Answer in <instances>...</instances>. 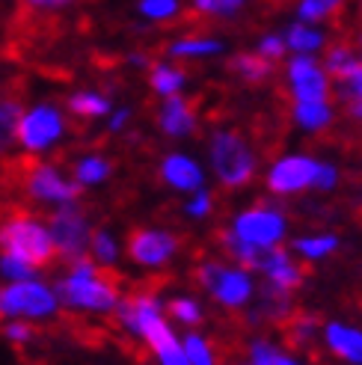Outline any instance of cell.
<instances>
[{"instance_id":"obj_1","label":"cell","mask_w":362,"mask_h":365,"mask_svg":"<svg viewBox=\"0 0 362 365\" xmlns=\"http://www.w3.org/2000/svg\"><path fill=\"white\" fill-rule=\"evenodd\" d=\"M60 306L78 309V312H93V315H107L113 312L119 303V282L113 273L101 270L89 255L71 262L68 273L53 285Z\"/></svg>"},{"instance_id":"obj_2","label":"cell","mask_w":362,"mask_h":365,"mask_svg":"<svg viewBox=\"0 0 362 365\" xmlns=\"http://www.w3.org/2000/svg\"><path fill=\"white\" fill-rule=\"evenodd\" d=\"M0 250L24 259L36 270L48 267L53 259H57V250H53L48 226H42L39 220H33L27 214L9 217V220L0 223Z\"/></svg>"},{"instance_id":"obj_3","label":"cell","mask_w":362,"mask_h":365,"mask_svg":"<svg viewBox=\"0 0 362 365\" xmlns=\"http://www.w3.org/2000/svg\"><path fill=\"white\" fill-rule=\"evenodd\" d=\"M60 300L53 288L39 279H21L0 288V318L6 321H48L57 315Z\"/></svg>"},{"instance_id":"obj_4","label":"cell","mask_w":362,"mask_h":365,"mask_svg":"<svg viewBox=\"0 0 362 365\" xmlns=\"http://www.w3.org/2000/svg\"><path fill=\"white\" fill-rule=\"evenodd\" d=\"M211 163L226 187H244L252 178L256 160L249 155V145L234 131H217L211 140Z\"/></svg>"},{"instance_id":"obj_5","label":"cell","mask_w":362,"mask_h":365,"mask_svg":"<svg viewBox=\"0 0 362 365\" xmlns=\"http://www.w3.org/2000/svg\"><path fill=\"white\" fill-rule=\"evenodd\" d=\"M18 170L21 173H15V175L24 181V190L33 199H39V202L66 205V202H75V199L81 196L78 181H66L51 163H36V160L21 158L18 160Z\"/></svg>"},{"instance_id":"obj_6","label":"cell","mask_w":362,"mask_h":365,"mask_svg":"<svg viewBox=\"0 0 362 365\" xmlns=\"http://www.w3.org/2000/svg\"><path fill=\"white\" fill-rule=\"evenodd\" d=\"M48 232H51L53 250H57V255H63L66 262H75V259H81V255H86L89 235L93 232H89L86 217L75 202H66L51 214Z\"/></svg>"},{"instance_id":"obj_7","label":"cell","mask_w":362,"mask_h":365,"mask_svg":"<svg viewBox=\"0 0 362 365\" xmlns=\"http://www.w3.org/2000/svg\"><path fill=\"white\" fill-rule=\"evenodd\" d=\"M60 137H63V116L57 107H51V104H39V107H33V110L21 113L18 128H15V140L21 143L27 152L51 149Z\"/></svg>"},{"instance_id":"obj_8","label":"cell","mask_w":362,"mask_h":365,"mask_svg":"<svg viewBox=\"0 0 362 365\" xmlns=\"http://www.w3.org/2000/svg\"><path fill=\"white\" fill-rule=\"evenodd\" d=\"M232 232L252 247H276L279 238L285 235V220H282L279 211L252 208V211H244L238 220H234Z\"/></svg>"},{"instance_id":"obj_9","label":"cell","mask_w":362,"mask_h":365,"mask_svg":"<svg viewBox=\"0 0 362 365\" xmlns=\"http://www.w3.org/2000/svg\"><path fill=\"white\" fill-rule=\"evenodd\" d=\"M178 250L175 235L157 232V229H134L128 235V255L143 267H160L172 259Z\"/></svg>"},{"instance_id":"obj_10","label":"cell","mask_w":362,"mask_h":365,"mask_svg":"<svg viewBox=\"0 0 362 365\" xmlns=\"http://www.w3.org/2000/svg\"><path fill=\"white\" fill-rule=\"evenodd\" d=\"M288 78L294 86V98L300 101H327V75L318 68V63L309 53H297V57L288 63Z\"/></svg>"},{"instance_id":"obj_11","label":"cell","mask_w":362,"mask_h":365,"mask_svg":"<svg viewBox=\"0 0 362 365\" xmlns=\"http://www.w3.org/2000/svg\"><path fill=\"white\" fill-rule=\"evenodd\" d=\"M315 170H318V163L312 158H282L276 167L267 173V187L279 196L297 193L312 185Z\"/></svg>"},{"instance_id":"obj_12","label":"cell","mask_w":362,"mask_h":365,"mask_svg":"<svg viewBox=\"0 0 362 365\" xmlns=\"http://www.w3.org/2000/svg\"><path fill=\"white\" fill-rule=\"evenodd\" d=\"M157 122H160V128H164L170 137H187V134L196 131V113H193V107L185 98H178V96H170L164 101Z\"/></svg>"},{"instance_id":"obj_13","label":"cell","mask_w":362,"mask_h":365,"mask_svg":"<svg viewBox=\"0 0 362 365\" xmlns=\"http://www.w3.org/2000/svg\"><path fill=\"white\" fill-rule=\"evenodd\" d=\"M160 175H164L167 185H172L175 190H199L205 181L202 170L185 155H170L164 160V167H160Z\"/></svg>"},{"instance_id":"obj_14","label":"cell","mask_w":362,"mask_h":365,"mask_svg":"<svg viewBox=\"0 0 362 365\" xmlns=\"http://www.w3.org/2000/svg\"><path fill=\"white\" fill-rule=\"evenodd\" d=\"M276 327L282 330L288 348L303 351V348H309V341H312V336L318 330V318L309 315V312H300V309H291V312H288Z\"/></svg>"},{"instance_id":"obj_15","label":"cell","mask_w":362,"mask_h":365,"mask_svg":"<svg viewBox=\"0 0 362 365\" xmlns=\"http://www.w3.org/2000/svg\"><path fill=\"white\" fill-rule=\"evenodd\" d=\"M211 294L226 306H244L252 294V282L244 270H226L223 267L220 279H217V285L211 288Z\"/></svg>"},{"instance_id":"obj_16","label":"cell","mask_w":362,"mask_h":365,"mask_svg":"<svg viewBox=\"0 0 362 365\" xmlns=\"http://www.w3.org/2000/svg\"><path fill=\"white\" fill-rule=\"evenodd\" d=\"M327 344L341 359L362 365V333L351 330V327H345V324H330L327 327Z\"/></svg>"},{"instance_id":"obj_17","label":"cell","mask_w":362,"mask_h":365,"mask_svg":"<svg viewBox=\"0 0 362 365\" xmlns=\"http://www.w3.org/2000/svg\"><path fill=\"white\" fill-rule=\"evenodd\" d=\"M229 68L238 71L247 83H264L274 75V66H270V60H264L262 53H238V57L229 60Z\"/></svg>"},{"instance_id":"obj_18","label":"cell","mask_w":362,"mask_h":365,"mask_svg":"<svg viewBox=\"0 0 362 365\" xmlns=\"http://www.w3.org/2000/svg\"><path fill=\"white\" fill-rule=\"evenodd\" d=\"M68 110L75 116H83V119H95V116H104L110 110V101L104 96H95V93H78L68 98Z\"/></svg>"},{"instance_id":"obj_19","label":"cell","mask_w":362,"mask_h":365,"mask_svg":"<svg viewBox=\"0 0 362 365\" xmlns=\"http://www.w3.org/2000/svg\"><path fill=\"white\" fill-rule=\"evenodd\" d=\"M294 119L303 128H309V131H318V128L330 122V107H327V101H297Z\"/></svg>"},{"instance_id":"obj_20","label":"cell","mask_w":362,"mask_h":365,"mask_svg":"<svg viewBox=\"0 0 362 365\" xmlns=\"http://www.w3.org/2000/svg\"><path fill=\"white\" fill-rule=\"evenodd\" d=\"M21 119V104L15 98H4L0 101V152H6L12 140H15V128Z\"/></svg>"},{"instance_id":"obj_21","label":"cell","mask_w":362,"mask_h":365,"mask_svg":"<svg viewBox=\"0 0 362 365\" xmlns=\"http://www.w3.org/2000/svg\"><path fill=\"white\" fill-rule=\"evenodd\" d=\"M89 250H93V262H98L101 267H110L119 259V247L113 241V235L104 232V229L89 235Z\"/></svg>"},{"instance_id":"obj_22","label":"cell","mask_w":362,"mask_h":365,"mask_svg":"<svg viewBox=\"0 0 362 365\" xmlns=\"http://www.w3.org/2000/svg\"><path fill=\"white\" fill-rule=\"evenodd\" d=\"M185 83V71L170 66H152V89L160 96H175Z\"/></svg>"},{"instance_id":"obj_23","label":"cell","mask_w":362,"mask_h":365,"mask_svg":"<svg viewBox=\"0 0 362 365\" xmlns=\"http://www.w3.org/2000/svg\"><path fill=\"white\" fill-rule=\"evenodd\" d=\"M107 175H110V160H104V158H83L75 163L78 185H98Z\"/></svg>"},{"instance_id":"obj_24","label":"cell","mask_w":362,"mask_h":365,"mask_svg":"<svg viewBox=\"0 0 362 365\" xmlns=\"http://www.w3.org/2000/svg\"><path fill=\"white\" fill-rule=\"evenodd\" d=\"M285 45L291 51H297V53H309V51H318L324 45V36L309 30L306 24H294L291 30H288V42Z\"/></svg>"},{"instance_id":"obj_25","label":"cell","mask_w":362,"mask_h":365,"mask_svg":"<svg viewBox=\"0 0 362 365\" xmlns=\"http://www.w3.org/2000/svg\"><path fill=\"white\" fill-rule=\"evenodd\" d=\"M217 51H223V45L214 39H181L170 45L172 57H208V53H217Z\"/></svg>"},{"instance_id":"obj_26","label":"cell","mask_w":362,"mask_h":365,"mask_svg":"<svg viewBox=\"0 0 362 365\" xmlns=\"http://www.w3.org/2000/svg\"><path fill=\"white\" fill-rule=\"evenodd\" d=\"M0 277L6 282H21V279H36V267L27 264L24 259L9 252H0Z\"/></svg>"},{"instance_id":"obj_27","label":"cell","mask_w":362,"mask_h":365,"mask_svg":"<svg viewBox=\"0 0 362 365\" xmlns=\"http://www.w3.org/2000/svg\"><path fill=\"white\" fill-rule=\"evenodd\" d=\"M356 63H359V60L353 57V51H351L348 45H336V48L327 53V63H324V66H327V71H330L333 78L345 81V75H348V71H351Z\"/></svg>"},{"instance_id":"obj_28","label":"cell","mask_w":362,"mask_h":365,"mask_svg":"<svg viewBox=\"0 0 362 365\" xmlns=\"http://www.w3.org/2000/svg\"><path fill=\"white\" fill-rule=\"evenodd\" d=\"M181 351H185L187 362L190 365H214V354H211V344L205 339H199L196 333H190L181 344Z\"/></svg>"},{"instance_id":"obj_29","label":"cell","mask_w":362,"mask_h":365,"mask_svg":"<svg viewBox=\"0 0 362 365\" xmlns=\"http://www.w3.org/2000/svg\"><path fill=\"white\" fill-rule=\"evenodd\" d=\"M336 244H338V241L333 238V235H324V238H300L294 247H297V252L306 255V259H321V255L333 252Z\"/></svg>"},{"instance_id":"obj_30","label":"cell","mask_w":362,"mask_h":365,"mask_svg":"<svg viewBox=\"0 0 362 365\" xmlns=\"http://www.w3.org/2000/svg\"><path fill=\"white\" fill-rule=\"evenodd\" d=\"M170 315L175 318V321H181V324H199L202 321V309H199V303H193V300H187V297H175V300H170Z\"/></svg>"},{"instance_id":"obj_31","label":"cell","mask_w":362,"mask_h":365,"mask_svg":"<svg viewBox=\"0 0 362 365\" xmlns=\"http://www.w3.org/2000/svg\"><path fill=\"white\" fill-rule=\"evenodd\" d=\"M247 0H193V9L202 15H234Z\"/></svg>"},{"instance_id":"obj_32","label":"cell","mask_w":362,"mask_h":365,"mask_svg":"<svg viewBox=\"0 0 362 365\" xmlns=\"http://www.w3.org/2000/svg\"><path fill=\"white\" fill-rule=\"evenodd\" d=\"M33 336H36V330H33V324H27V321H9V324H4V339L9 341V344H30L33 341Z\"/></svg>"},{"instance_id":"obj_33","label":"cell","mask_w":362,"mask_h":365,"mask_svg":"<svg viewBox=\"0 0 362 365\" xmlns=\"http://www.w3.org/2000/svg\"><path fill=\"white\" fill-rule=\"evenodd\" d=\"M140 12L149 18H172L178 12V0H140Z\"/></svg>"},{"instance_id":"obj_34","label":"cell","mask_w":362,"mask_h":365,"mask_svg":"<svg viewBox=\"0 0 362 365\" xmlns=\"http://www.w3.org/2000/svg\"><path fill=\"white\" fill-rule=\"evenodd\" d=\"M220 273H223V264L205 262V264H199V270H196V282L211 291V288L217 285V279H220Z\"/></svg>"},{"instance_id":"obj_35","label":"cell","mask_w":362,"mask_h":365,"mask_svg":"<svg viewBox=\"0 0 362 365\" xmlns=\"http://www.w3.org/2000/svg\"><path fill=\"white\" fill-rule=\"evenodd\" d=\"M259 51H262L264 60H279L282 53H285V42L279 39V36H267V39H262Z\"/></svg>"},{"instance_id":"obj_36","label":"cell","mask_w":362,"mask_h":365,"mask_svg":"<svg viewBox=\"0 0 362 365\" xmlns=\"http://www.w3.org/2000/svg\"><path fill=\"white\" fill-rule=\"evenodd\" d=\"M279 351L274 348V344H267V341H256L252 344V351H249V356H252V365H270V359H274Z\"/></svg>"},{"instance_id":"obj_37","label":"cell","mask_w":362,"mask_h":365,"mask_svg":"<svg viewBox=\"0 0 362 365\" xmlns=\"http://www.w3.org/2000/svg\"><path fill=\"white\" fill-rule=\"evenodd\" d=\"M157 359H160V365H190L178 341L170 344V348H164V351H157Z\"/></svg>"},{"instance_id":"obj_38","label":"cell","mask_w":362,"mask_h":365,"mask_svg":"<svg viewBox=\"0 0 362 365\" xmlns=\"http://www.w3.org/2000/svg\"><path fill=\"white\" fill-rule=\"evenodd\" d=\"M312 185H318L321 190H330V187L336 185V170L330 167V163H318V170H315Z\"/></svg>"},{"instance_id":"obj_39","label":"cell","mask_w":362,"mask_h":365,"mask_svg":"<svg viewBox=\"0 0 362 365\" xmlns=\"http://www.w3.org/2000/svg\"><path fill=\"white\" fill-rule=\"evenodd\" d=\"M211 211V196L208 193H196V199L187 205V214L190 217H205Z\"/></svg>"},{"instance_id":"obj_40","label":"cell","mask_w":362,"mask_h":365,"mask_svg":"<svg viewBox=\"0 0 362 365\" xmlns=\"http://www.w3.org/2000/svg\"><path fill=\"white\" fill-rule=\"evenodd\" d=\"M300 18L303 21H321V18H327V15H324V9L315 4V0H303L300 4Z\"/></svg>"},{"instance_id":"obj_41","label":"cell","mask_w":362,"mask_h":365,"mask_svg":"<svg viewBox=\"0 0 362 365\" xmlns=\"http://www.w3.org/2000/svg\"><path fill=\"white\" fill-rule=\"evenodd\" d=\"M66 4H71V0H24V6H30V9H57Z\"/></svg>"},{"instance_id":"obj_42","label":"cell","mask_w":362,"mask_h":365,"mask_svg":"<svg viewBox=\"0 0 362 365\" xmlns=\"http://www.w3.org/2000/svg\"><path fill=\"white\" fill-rule=\"evenodd\" d=\"M128 116H131V110H116L113 113V122H110V131H119V128H125V122H128Z\"/></svg>"},{"instance_id":"obj_43","label":"cell","mask_w":362,"mask_h":365,"mask_svg":"<svg viewBox=\"0 0 362 365\" xmlns=\"http://www.w3.org/2000/svg\"><path fill=\"white\" fill-rule=\"evenodd\" d=\"M315 4L324 9V15H330V12L341 9V4H345V0H315Z\"/></svg>"},{"instance_id":"obj_44","label":"cell","mask_w":362,"mask_h":365,"mask_svg":"<svg viewBox=\"0 0 362 365\" xmlns=\"http://www.w3.org/2000/svg\"><path fill=\"white\" fill-rule=\"evenodd\" d=\"M270 365H294V359H288V356H282V354H276L274 359H270Z\"/></svg>"},{"instance_id":"obj_45","label":"cell","mask_w":362,"mask_h":365,"mask_svg":"<svg viewBox=\"0 0 362 365\" xmlns=\"http://www.w3.org/2000/svg\"><path fill=\"white\" fill-rule=\"evenodd\" d=\"M351 113L362 119V101H351Z\"/></svg>"},{"instance_id":"obj_46","label":"cell","mask_w":362,"mask_h":365,"mask_svg":"<svg viewBox=\"0 0 362 365\" xmlns=\"http://www.w3.org/2000/svg\"><path fill=\"white\" fill-rule=\"evenodd\" d=\"M270 4H276V6H282V4H288V0H270Z\"/></svg>"},{"instance_id":"obj_47","label":"cell","mask_w":362,"mask_h":365,"mask_svg":"<svg viewBox=\"0 0 362 365\" xmlns=\"http://www.w3.org/2000/svg\"><path fill=\"white\" fill-rule=\"evenodd\" d=\"M359 48H362V36H359Z\"/></svg>"}]
</instances>
